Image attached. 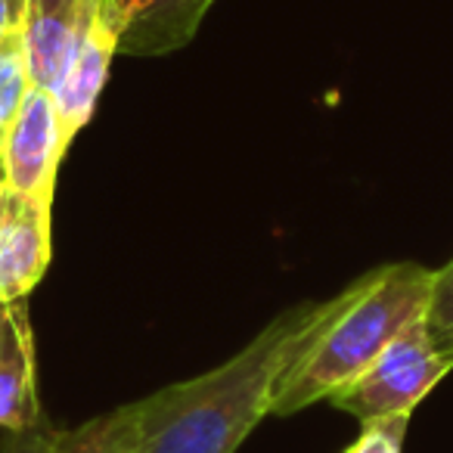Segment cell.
Segmentation results:
<instances>
[{
  "mask_svg": "<svg viewBox=\"0 0 453 453\" xmlns=\"http://www.w3.org/2000/svg\"><path fill=\"white\" fill-rule=\"evenodd\" d=\"M407 419L410 416H388V419L364 422L360 438L345 453H401Z\"/></svg>",
  "mask_w": 453,
  "mask_h": 453,
  "instance_id": "obj_13",
  "label": "cell"
},
{
  "mask_svg": "<svg viewBox=\"0 0 453 453\" xmlns=\"http://www.w3.org/2000/svg\"><path fill=\"white\" fill-rule=\"evenodd\" d=\"M53 432H57V428L47 419L35 428H26V432H7V428H0V453H50Z\"/></svg>",
  "mask_w": 453,
  "mask_h": 453,
  "instance_id": "obj_14",
  "label": "cell"
},
{
  "mask_svg": "<svg viewBox=\"0 0 453 453\" xmlns=\"http://www.w3.org/2000/svg\"><path fill=\"white\" fill-rule=\"evenodd\" d=\"M69 146L72 143L65 140L53 94L32 88L0 150L7 189L53 199L59 162L69 152Z\"/></svg>",
  "mask_w": 453,
  "mask_h": 453,
  "instance_id": "obj_4",
  "label": "cell"
},
{
  "mask_svg": "<svg viewBox=\"0 0 453 453\" xmlns=\"http://www.w3.org/2000/svg\"><path fill=\"white\" fill-rule=\"evenodd\" d=\"M53 258V199L4 189L0 196V302H22Z\"/></svg>",
  "mask_w": 453,
  "mask_h": 453,
  "instance_id": "obj_5",
  "label": "cell"
},
{
  "mask_svg": "<svg viewBox=\"0 0 453 453\" xmlns=\"http://www.w3.org/2000/svg\"><path fill=\"white\" fill-rule=\"evenodd\" d=\"M426 326L438 348L453 351V261L432 273V296H428Z\"/></svg>",
  "mask_w": 453,
  "mask_h": 453,
  "instance_id": "obj_12",
  "label": "cell"
},
{
  "mask_svg": "<svg viewBox=\"0 0 453 453\" xmlns=\"http://www.w3.org/2000/svg\"><path fill=\"white\" fill-rule=\"evenodd\" d=\"M326 302H298L273 317L236 357L131 403L134 453H236L271 416L280 379L320 323Z\"/></svg>",
  "mask_w": 453,
  "mask_h": 453,
  "instance_id": "obj_1",
  "label": "cell"
},
{
  "mask_svg": "<svg viewBox=\"0 0 453 453\" xmlns=\"http://www.w3.org/2000/svg\"><path fill=\"white\" fill-rule=\"evenodd\" d=\"M453 370V351L438 348L426 326V317L410 323L364 376L342 388L329 403L360 422L410 416L413 407Z\"/></svg>",
  "mask_w": 453,
  "mask_h": 453,
  "instance_id": "obj_3",
  "label": "cell"
},
{
  "mask_svg": "<svg viewBox=\"0 0 453 453\" xmlns=\"http://www.w3.org/2000/svg\"><path fill=\"white\" fill-rule=\"evenodd\" d=\"M50 453H134L131 403L94 416L78 428H57Z\"/></svg>",
  "mask_w": 453,
  "mask_h": 453,
  "instance_id": "obj_10",
  "label": "cell"
},
{
  "mask_svg": "<svg viewBox=\"0 0 453 453\" xmlns=\"http://www.w3.org/2000/svg\"><path fill=\"white\" fill-rule=\"evenodd\" d=\"M4 189H7V177H4V158H0V196H4Z\"/></svg>",
  "mask_w": 453,
  "mask_h": 453,
  "instance_id": "obj_16",
  "label": "cell"
},
{
  "mask_svg": "<svg viewBox=\"0 0 453 453\" xmlns=\"http://www.w3.org/2000/svg\"><path fill=\"white\" fill-rule=\"evenodd\" d=\"M94 0H16L13 13L28 50L32 81L41 90H57L65 59L75 44Z\"/></svg>",
  "mask_w": 453,
  "mask_h": 453,
  "instance_id": "obj_9",
  "label": "cell"
},
{
  "mask_svg": "<svg viewBox=\"0 0 453 453\" xmlns=\"http://www.w3.org/2000/svg\"><path fill=\"white\" fill-rule=\"evenodd\" d=\"M432 273L410 261L385 265L329 298L320 323L280 379L271 413L292 416L364 376L410 323L426 317Z\"/></svg>",
  "mask_w": 453,
  "mask_h": 453,
  "instance_id": "obj_2",
  "label": "cell"
},
{
  "mask_svg": "<svg viewBox=\"0 0 453 453\" xmlns=\"http://www.w3.org/2000/svg\"><path fill=\"white\" fill-rule=\"evenodd\" d=\"M214 0H106L125 57H165L196 38Z\"/></svg>",
  "mask_w": 453,
  "mask_h": 453,
  "instance_id": "obj_7",
  "label": "cell"
},
{
  "mask_svg": "<svg viewBox=\"0 0 453 453\" xmlns=\"http://www.w3.org/2000/svg\"><path fill=\"white\" fill-rule=\"evenodd\" d=\"M115 53H119V35H115L106 0H94L88 16H84L81 32H78L75 44L69 50V59H65L59 88L53 90L59 121H63L69 143L94 115Z\"/></svg>",
  "mask_w": 453,
  "mask_h": 453,
  "instance_id": "obj_6",
  "label": "cell"
},
{
  "mask_svg": "<svg viewBox=\"0 0 453 453\" xmlns=\"http://www.w3.org/2000/svg\"><path fill=\"white\" fill-rule=\"evenodd\" d=\"M13 4L16 0H0V35H4V28H7L10 19H13Z\"/></svg>",
  "mask_w": 453,
  "mask_h": 453,
  "instance_id": "obj_15",
  "label": "cell"
},
{
  "mask_svg": "<svg viewBox=\"0 0 453 453\" xmlns=\"http://www.w3.org/2000/svg\"><path fill=\"white\" fill-rule=\"evenodd\" d=\"M32 88L35 81H32V69H28L26 38H22V28L13 13L10 26L0 35V150H4L10 125L16 121V115H19L22 103H26Z\"/></svg>",
  "mask_w": 453,
  "mask_h": 453,
  "instance_id": "obj_11",
  "label": "cell"
},
{
  "mask_svg": "<svg viewBox=\"0 0 453 453\" xmlns=\"http://www.w3.org/2000/svg\"><path fill=\"white\" fill-rule=\"evenodd\" d=\"M44 422L28 304L0 302V428L26 432Z\"/></svg>",
  "mask_w": 453,
  "mask_h": 453,
  "instance_id": "obj_8",
  "label": "cell"
}]
</instances>
